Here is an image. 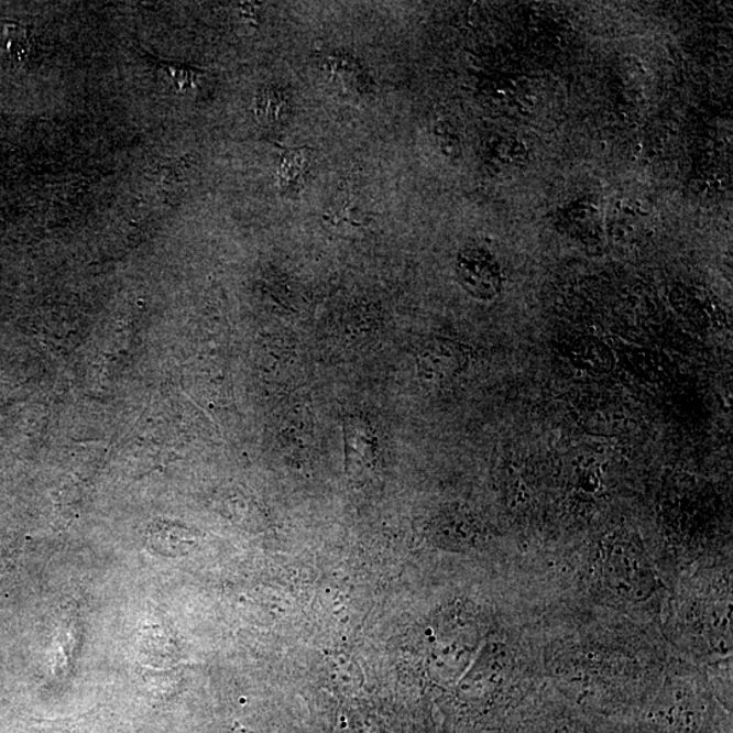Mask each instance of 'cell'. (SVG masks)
I'll return each mask as SVG.
<instances>
[{
	"instance_id": "cell-6",
	"label": "cell",
	"mask_w": 733,
	"mask_h": 733,
	"mask_svg": "<svg viewBox=\"0 0 733 733\" xmlns=\"http://www.w3.org/2000/svg\"><path fill=\"white\" fill-rule=\"evenodd\" d=\"M29 48L28 34L19 23L6 22L0 25V56L10 62H21Z\"/></svg>"
},
{
	"instance_id": "cell-3",
	"label": "cell",
	"mask_w": 733,
	"mask_h": 733,
	"mask_svg": "<svg viewBox=\"0 0 733 733\" xmlns=\"http://www.w3.org/2000/svg\"><path fill=\"white\" fill-rule=\"evenodd\" d=\"M601 208L589 199L576 200L558 214V226L573 240L586 247H599L604 238Z\"/></svg>"
},
{
	"instance_id": "cell-4",
	"label": "cell",
	"mask_w": 733,
	"mask_h": 733,
	"mask_svg": "<svg viewBox=\"0 0 733 733\" xmlns=\"http://www.w3.org/2000/svg\"><path fill=\"white\" fill-rule=\"evenodd\" d=\"M468 354L458 342L434 340L420 353V369L430 381H445L457 375L467 364Z\"/></svg>"
},
{
	"instance_id": "cell-2",
	"label": "cell",
	"mask_w": 733,
	"mask_h": 733,
	"mask_svg": "<svg viewBox=\"0 0 733 733\" xmlns=\"http://www.w3.org/2000/svg\"><path fill=\"white\" fill-rule=\"evenodd\" d=\"M457 273L463 288L477 299L491 300L502 291L500 265L484 249H464L458 258Z\"/></svg>"
},
{
	"instance_id": "cell-5",
	"label": "cell",
	"mask_w": 733,
	"mask_h": 733,
	"mask_svg": "<svg viewBox=\"0 0 733 733\" xmlns=\"http://www.w3.org/2000/svg\"><path fill=\"white\" fill-rule=\"evenodd\" d=\"M568 357L581 369L608 372L613 366V354L603 342L591 337H578L568 346Z\"/></svg>"
},
{
	"instance_id": "cell-1",
	"label": "cell",
	"mask_w": 733,
	"mask_h": 733,
	"mask_svg": "<svg viewBox=\"0 0 733 733\" xmlns=\"http://www.w3.org/2000/svg\"><path fill=\"white\" fill-rule=\"evenodd\" d=\"M654 223V208L647 201L622 197L610 208L604 232L619 247H639L652 236Z\"/></svg>"
}]
</instances>
